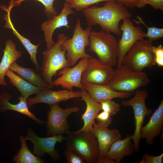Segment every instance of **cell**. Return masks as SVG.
Instances as JSON below:
<instances>
[{
  "instance_id": "30bf717a",
  "label": "cell",
  "mask_w": 163,
  "mask_h": 163,
  "mask_svg": "<svg viewBox=\"0 0 163 163\" xmlns=\"http://www.w3.org/2000/svg\"><path fill=\"white\" fill-rule=\"evenodd\" d=\"M122 21V24L119 25L122 35L118 42L117 67L122 64L124 57L132 46L138 41L144 39L146 34L141 27L135 26L130 18Z\"/></svg>"
},
{
  "instance_id": "603a6c76",
  "label": "cell",
  "mask_w": 163,
  "mask_h": 163,
  "mask_svg": "<svg viewBox=\"0 0 163 163\" xmlns=\"http://www.w3.org/2000/svg\"><path fill=\"white\" fill-rule=\"evenodd\" d=\"M5 43L3 55L0 62V85L3 86L8 85L4 78L7 71L13 63L22 56L21 52L17 50L16 44L12 40H8Z\"/></svg>"
},
{
  "instance_id": "4316f807",
  "label": "cell",
  "mask_w": 163,
  "mask_h": 163,
  "mask_svg": "<svg viewBox=\"0 0 163 163\" xmlns=\"http://www.w3.org/2000/svg\"><path fill=\"white\" fill-rule=\"evenodd\" d=\"M137 20L134 19L133 21L136 24H141L145 26L148 29L147 33L145 34V37L148 38V40L153 41L163 37V28H159L155 27H148L139 16L136 17Z\"/></svg>"
},
{
  "instance_id": "9a60e30c",
  "label": "cell",
  "mask_w": 163,
  "mask_h": 163,
  "mask_svg": "<svg viewBox=\"0 0 163 163\" xmlns=\"http://www.w3.org/2000/svg\"><path fill=\"white\" fill-rule=\"evenodd\" d=\"M75 12L69 5L65 3L60 13L51 19H48L43 22L41 27L44 33L45 41L47 48L51 46L54 43L53 36L54 31L62 27L69 29L70 27L68 20L69 15Z\"/></svg>"
},
{
  "instance_id": "d6a6232c",
  "label": "cell",
  "mask_w": 163,
  "mask_h": 163,
  "mask_svg": "<svg viewBox=\"0 0 163 163\" xmlns=\"http://www.w3.org/2000/svg\"><path fill=\"white\" fill-rule=\"evenodd\" d=\"M65 155L68 163H84V160L73 150L67 149Z\"/></svg>"
},
{
  "instance_id": "7402d4cb",
  "label": "cell",
  "mask_w": 163,
  "mask_h": 163,
  "mask_svg": "<svg viewBox=\"0 0 163 163\" xmlns=\"http://www.w3.org/2000/svg\"><path fill=\"white\" fill-rule=\"evenodd\" d=\"M132 135H127L123 139H119L110 146L106 157L113 163H120L125 156L132 155L134 150L133 143L131 142Z\"/></svg>"
},
{
  "instance_id": "4dcf8cb0",
  "label": "cell",
  "mask_w": 163,
  "mask_h": 163,
  "mask_svg": "<svg viewBox=\"0 0 163 163\" xmlns=\"http://www.w3.org/2000/svg\"><path fill=\"white\" fill-rule=\"evenodd\" d=\"M149 5L155 10L163 11V0H139L136 7L141 8Z\"/></svg>"
},
{
  "instance_id": "8992f818",
  "label": "cell",
  "mask_w": 163,
  "mask_h": 163,
  "mask_svg": "<svg viewBox=\"0 0 163 163\" xmlns=\"http://www.w3.org/2000/svg\"><path fill=\"white\" fill-rule=\"evenodd\" d=\"M153 46L152 42L148 40L143 39L138 41L127 52L122 64L137 72L142 71L145 68H152L156 64Z\"/></svg>"
},
{
  "instance_id": "277c9868",
  "label": "cell",
  "mask_w": 163,
  "mask_h": 163,
  "mask_svg": "<svg viewBox=\"0 0 163 163\" xmlns=\"http://www.w3.org/2000/svg\"><path fill=\"white\" fill-rule=\"evenodd\" d=\"M150 82L145 72L133 71L122 64L114 69L113 76L107 85L117 91L132 93Z\"/></svg>"
},
{
  "instance_id": "e0dca14e",
  "label": "cell",
  "mask_w": 163,
  "mask_h": 163,
  "mask_svg": "<svg viewBox=\"0 0 163 163\" xmlns=\"http://www.w3.org/2000/svg\"><path fill=\"white\" fill-rule=\"evenodd\" d=\"M163 126V100L153 113L149 121L141 129V138L145 139L149 145L153 144L155 138L159 135Z\"/></svg>"
},
{
  "instance_id": "f546056e",
  "label": "cell",
  "mask_w": 163,
  "mask_h": 163,
  "mask_svg": "<svg viewBox=\"0 0 163 163\" xmlns=\"http://www.w3.org/2000/svg\"><path fill=\"white\" fill-rule=\"evenodd\" d=\"M41 2L44 6V13L48 19H51L58 15V12L53 6L55 0H36Z\"/></svg>"
},
{
  "instance_id": "3957f363",
  "label": "cell",
  "mask_w": 163,
  "mask_h": 163,
  "mask_svg": "<svg viewBox=\"0 0 163 163\" xmlns=\"http://www.w3.org/2000/svg\"><path fill=\"white\" fill-rule=\"evenodd\" d=\"M89 50L95 53L99 59L112 66L117 62L118 42L110 33L102 30L91 31L89 35Z\"/></svg>"
},
{
  "instance_id": "ac0fdd59",
  "label": "cell",
  "mask_w": 163,
  "mask_h": 163,
  "mask_svg": "<svg viewBox=\"0 0 163 163\" xmlns=\"http://www.w3.org/2000/svg\"><path fill=\"white\" fill-rule=\"evenodd\" d=\"M83 85L84 89L87 92L90 97L98 103L117 98H127L132 94L130 93L115 91L107 85L92 84Z\"/></svg>"
},
{
  "instance_id": "cb8c5ba5",
  "label": "cell",
  "mask_w": 163,
  "mask_h": 163,
  "mask_svg": "<svg viewBox=\"0 0 163 163\" xmlns=\"http://www.w3.org/2000/svg\"><path fill=\"white\" fill-rule=\"evenodd\" d=\"M9 69L29 83L42 89L53 88L44 81L41 75L36 73L33 69L20 66L16 61L11 65Z\"/></svg>"
},
{
  "instance_id": "74e56055",
  "label": "cell",
  "mask_w": 163,
  "mask_h": 163,
  "mask_svg": "<svg viewBox=\"0 0 163 163\" xmlns=\"http://www.w3.org/2000/svg\"><path fill=\"white\" fill-rule=\"evenodd\" d=\"M2 8V6L1 5V4H0V10H1V8Z\"/></svg>"
},
{
  "instance_id": "f1b7e54d",
  "label": "cell",
  "mask_w": 163,
  "mask_h": 163,
  "mask_svg": "<svg viewBox=\"0 0 163 163\" xmlns=\"http://www.w3.org/2000/svg\"><path fill=\"white\" fill-rule=\"evenodd\" d=\"M101 110L110 113L111 116L116 114L120 110L121 106L112 100H107L100 103Z\"/></svg>"
},
{
  "instance_id": "484cf974",
  "label": "cell",
  "mask_w": 163,
  "mask_h": 163,
  "mask_svg": "<svg viewBox=\"0 0 163 163\" xmlns=\"http://www.w3.org/2000/svg\"><path fill=\"white\" fill-rule=\"evenodd\" d=\"M21 148L18 154L13 158V161L16 163H43L45 161L32 153L27 146L25 137H20Z\"/></svg>"
},
{
  "instance_id": "836d02e7",
  "label": "cell",
  "mask_w": 163,
  "mask_h": 163,
  "mask_svg": "<svg viewBox=\"0 0 163 163\" xmlns=\"http://www.w3.org/2000/svg\"><path fill=\"white\" fill-rule=\"evenodd\" d=\"M152 51L155 55V62L159 67L163 66V47L161 45L158 46H153Z\"/></svg>"
},
{
  "instance_id": "9c48e42d",
  "label": "cell",
  "mask_w": 163,
  "mask_h": 163,
  "mask_svg": "<svg viewBox=\"0 0 163 163\" xmlns=\"http://www.w3.org/2000/svg\"><path fill=\"white\" fill-rule=\"evenodd\" d=\"M114 70L113 66L91 56L88 58L82 72V83L107 85L113 76Z\"/></svg>"
},
{
  "instance_id": "52a82bcc",
  "label": "cell",
  "mask_w": 163,
  "mask_h": 163,
  "mask_svg": "<svg viewBox=\"0 0 163 163\" xmlns=\"http://www.w3.org/2000/svg\"><path fill=\"white\" fill-rule=\"evenodd\" d=\"M66 137L67 149L73 150L88 163H97L98 157L97 142L91 132H74L68 134Z\"/></svg>"
},
{
  "instance_id": "7c38bea8",
  "label": "cell",
  "mask_w": 163,
  "mask_h": 163,
  "mask_svg": "<svg viewBox=\"0 0 163 163\" xmlns=\"http://www.w3.org/2000/svg\"><path fill=\"white\" fill-rule=\"evenodd\" d=\"M25 138L26 140H30L33 143V154L41 158L47 153L54 161H58L60 158L58 151L55 149L56 143H61L67 138L62 135H54L46 138L40 137L30 128H27V136Z\"/></svg>"
},
{
  "instance_id": "6da1fadb",
  "label": "cell",
  "mask_w": 163,
  "mask_h": 163,
  "mask_svg": "<svg viewBox=\"0 0 163 163\" xmlns=\"http://www.w3.org/2000/svg\"><path fill=\"white\" fill-rule=\"evenodd\" d=\"M83 12L88 26L98 24L102 30L117 35L122 33L120 22L132 16L126 7L117 3L115 0L107 2L103 6L88 8L83 10Z\"/></svg>"
},
{
  "instance_id": "4fadbf2b",
  "label": "cell",
  "mask_w": 163,
  "mask_h": 163,
  "mask_svg": "<svg viewBox=\"0 0 163 163\" xmlns=\"http://www.w3.org/2000/svg\"><path fill=\"white\" fill-rule=\"evenodd\" d=\"M92 133L97 142L98 157L97 163H113L107 158L106 155L111 145L121 139L120 131L117 129H110L107 127L95 123L93 126Z\"/></svg>"
},
{
  "instance_id": "83f0119b",
  "label": "cell",
  "mask_w": 163,
  "mask_h": 163,
  "mask_svg": "<svg viewBox=\"0 0 163 163\" xmlns=\"http://www.w3.org/2000/svg\"><path fill=\"white\" fill-rule=\"evenodd\" d=\"M110 0H65L72 8L78 12L89 8L90 5L103 2H107Z\"/></svg>"
},
{
  "instance_id": "8fae6325",
  "label": "cell",
  "mask_w": 163,
  "mask_h": 163,
  "mask_svg": "<svg viewBox=\"0 0 163 163\" xmlns=\"http://www.w3.org/2000/svg\"><path fill=\"white\" fill-rule=\"evenodd\" d=\"M77 107H72L64 109L58 103L50 105V110L48 114L46 122L47 134L48 136L69 134L71 132L67 121L68 116L73 113L79 111Z\"/></svg>"
},
{
  "instance_id": "d590c367",
  "label": "cell",
  "mask_w": 163,
  "mask_h": 163,
  "mask_svg": "<svg viewBox=\"0 0 163 163\" xmlns=\"http://www.w3.org/2000/svg\"><path fill=\"white\" fill-rule=\"evenodd\" d=\"M139 0H115L116 2L126 8H134Z\"/></svg>"
},
{
  "instance_id": "ba28073f",
  "label": "cell",
  "mask_w": 163,
  "mask_h": 163,
  "mask_svg": "<svg viewBox=\"0 0 163 163\" xmlns=\"http://www.w3.org/2000/svg\"><path fill=\"white\" fill-rule=\"evenodd\" d=\"M134 97L127 100L122 101V105L125 106H131L134 114L135 129L132 135L134 150L136 152L139 150V144L141 139L140 133L141 129L146 116H149L152 113V110L146 106L145 101L148 94L145 89H137L135 92Z\"/></svg>"
},
{
  "instance_id": "ffe728a7",
  "label": "cell",
  "mask_w": 163,
  "mask_h": 163,
  "mask_svg": "<svg viewBox=\"0 0 163 163\" xmlns=\"http://www.w3.org/2000/svg\"><path fill=\"white\" fill-rule=\"evenodd\" d=\"M14 6V2L11 1L10 5L8 8L2 7V8L7 12V14L5 15L4 17V19L6 21L4 27L12 30L13 34L17 37L29 53L30 59L33 64L35 66L37 69L39 70L40 68L36 58V54L38 47L40 45V43L37 45L32 44L29 40L20 34L15 28L12 22L10 16L11 10Z\"/></svg>"
},
{
  "instance_id": "44dd1931",
  "label": "cell",
  "mask_w": 163,
  "mask_h": 163,
  "mask_svg": "<svg viewBox=\"0 0 163 163\" xmlns=\"http://www.w3.org/2000/svg\"><path fill=\"white\" fill-rule=\"evenodd\" d=\"M12 97L9 93L3 92L0 93V112L12 110L19 112L29 117L38 124H43L45 122L37 117L28 109L27 99L22 96L19 97V102L15 104H12L9 101Z\"/></svg>"
},
{
  "instance_id": "d4e9b609",
  "label": "cell",
  "mask_w": 163,
  "mask_h": 163,
  "mask_svg": "<svg viewBox=\"0 0 163 163\" xmlns=\"http://www.w3.org/2000/svg\"><path fill=\"white\" fill-rule=\"evenodd\" d=\"M5 76L8 78L10 82L17 89L21 96L27 99L32 94H37L42 89L29 83L9 69L6 72Z\"/></svg>"
},
{
  "instance_id": "1f68e13d",
  "label": "cell",
  "mask_w": 163,
  "mask_h": 163,
  "mask_svg": "<svg viewBox=\"0 0 163 163\" xmlns=\"http://www.w3.org/2000/svg\"><path fill=\"white\" fill-rule=\"evenodd\" d=\"M95 119L97 124L100 126L108 127L112 121L111 115L109 113L103 111L96 116Z\"/></svg>"
},
{
  "instance_id": "8d00e7d4",
  "label": "cell",
  "mask_w": 163,
  "mask_h": 163,
  "mask_svg": "<svg viewBox=\"0 0 163 163\" xmlns=\"http://www.w3.org/2000/svg\"><path fill=\"white\" fill-rule=\"evenodd\" d=\"M26 0H14V6H18L20 5L22 2Z\"/></svg>"
},
{
  "instance_id": "2e32d148",
  "label": "cell",
  "mask_w": 163,
  "mask_h": 163,
  "mask_svg": "<svg viewBox=\"0 0 163 163\" xmlns=\"http://www.w3.org/2000/svg\"><path fill=\"white\" fill-rule=\"evenodd\" d=\"M81 94L80 91H75L66 89L53 91L50 89H42L35 97L27 98V103L28 108L39 103L48 104L50 106L60 102L81 97Z\"/></svg>"
},
{
  "instance_id": "7a4b0ae2",
  "label": "cell",
  "mask_w": 163,
  "mask_h": 163,
  "mask_svg": "<svg viewBox=\"0 0 163 163\" xmlns=\"http://www.w3.org/2000/svg\"><path fill=\"white\" fill-rule=\"evenodd\" d=\"M68 38L64 34H59L57 41L43 53V61L40 68L41 75L44 81L53 88L54 86L52 80L53 77L56 76L59 70L67 67L66 52L62 49L61 45Z\"/></svg>"
},
{
  "instance_id": "5bb4252c",
  "label": "cell",
  "mask_w": 163,
  "mask_h": 163,
  "mask_svg": "<svg viewBox=\"0 0 163 163\" xmlns=\"http://www.w3.org/2000/svg\"><path fill=\"white\" fill-rule=\"evenodd\" d=\"M88 57L82 58L78 63L72 68L66 67L60 70L58 75L60 76L53 82L54 85L60 86L66 89L72 91L74 87L84 89L81 82L82 75Z\"/></svg>"
},
{
  "instance_id": "e575fe53",
  "label": "cell",
  "mask_w": 163,
  "mask_h": 163,
  "mask_svg": "<svg viewBox=\"0 0 163 163\" xmlns=\"http://www.w3.org/2000/svg\"><path fill=\"white\" fill-rule=\"evenodd\" d=\"M163 153L157 156L149 155L146 153L143 155L140 163H162Z\"/></svg>"
},
{
  "instance_id": "5b68a950",
  "label": "cell",
  "mask_w": 163,
  "mask_h": 163,
  "mask_svg": "<svg viewBox=\"0 0 163 163\" xmlns=\"http://www.w3.org/2000/svg\"><path fill=\"white\" fill-rule=\"evenodd\" d=\"M91 27L88 26L83 29L78 18L77 20L71 38L65 40L61 45L62 49L67 52L66 55L67 67L75 65L78 59L84 57H91L85 51V47L89 43V35Z\"/></svg>"
},
{
  "instance_id": "f35d334b",
  "label": "cell",
  "mask_w": 163,
  "mask_h": 163,
  "mask_svg": "<svg viewBox=\"0 0 163 163\" xmlns=\"http://www.w3.org/2000/svg\"><path fill=\"white\" fill-rule=\"evenodd\" d=\"M0 48H1V47H0Z\"/></svg>"
},
{
  "instance_id": "d6986e66",
  "label": "cell",
  "mask_w": 163,
  "mask_h": 163,
  "mask_svg": "<svg viewBox=\"0 0 163 163\" xmlns=\"http://www.w3.org/2000/svg\"><path fill=\"white\" fill-rule=\"evenodd\" d=\"M81 91V98L80 100L85 102L86 107L85 112L82 115L81 119L83 121L84 125L81 129L75 132L91 131L92 133L93 126L95 123L96 117L101 110V104L92 100L87 92L84 89Z\"/></svg>"
}]
</instances>
